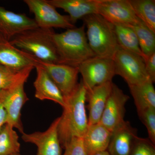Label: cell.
Here are the masks:
<instances>
[{
    "instance_id": "1",
    "label": "cell",
    "mask_w": 155,
    "mask_h": 155,
    "mask_svg": "<svg viewBox=\"0 0 155 155\" xmlns=\"http://www.w3.org/2000/svg\"><path fill=\"white\" fill-rule=\"evenodd\" d=\"M87 90L81 80L72 94L65 100L66 104L60 117L58 134L61 146L74 138H83L88 127L85 102Z\"/></svg>"
},
{
    "instance_id": "9",
    "label": "cell",
    "mask_w": 155,
    "mask_h": 155,
    "mask_svg": "<svg viewBox=\"0 0 155 155\" xmlns=\"http://www.w3.org/2000/svg\"><path fill=\"white\" fill-rule=\"evenodd\" d=\"M129 99L127 95L113 83L112 91L100 123L111 132H114L125 121V105Z\"/></svg>"
},
{
    "instance_id": "21",
    "label": "cell",
    "mask_w": 155,
    "mask_h": 155,
    "mask_svg": "<svg viewBox=\"0 0 155 155\" xmlns=\"http://www.w3.org/2000/svg\"><path fill=\"white\" fill-rule=\"evenodd\" d=\"M114 31L119 47L128 51L144 57L140 48L138 39L134 30L130 25L114 24Z\"/></svg>"
},
{
    "instance_id": "10",
    "label": "cell",
    "mask_w": 155,
    "mask_h": 155,
    "mask_svg": "<svg viewBox=\"0 0 155 155\" xmlns=\"http://www.w3.org/2000/svg\"><path fill=\"white\" fill-rule=\"evenodd\" d=\"M45 70L58 87L64 100L69 97L78 85L79 74L78 67L63 64H50L41 62L39 65Z\"/></svg>"
},
{
    "instance_id": "32",
    "label": "cell",
    "mask_w": 155,
    "mask_h": 155,
    "mask_svg": "<svg viewBox=\"0 0 155 155\" xmlns=\"http://www.w3.org/2000/svg\"><path fill=\"white\" fill-rule=\"evenodd\" d=\"M11 155H21L19 153H17L14 154H12Z\"/></svg>"
},
{
    "instance_id": "29",
    "label": "cell",
    "mask_w": 155,
    "mask_h": 155,
    "mask_svg": "<svg viewBox=\"0 0 155 155\" xmlns=\"http://www.w3.org/2000/svg\"><path fill=\"white\" fill-rule=\"evenodd\" d=\"M144 62L147 74L150 80L154 83L155 81V53L146 57Z\"/></svg>"
},
{
    "instance_id": "6",
    "label": "cell",
    "mask_w": 155,
    "mask_h": 155,
    "mask_svg": "<svg viewBox=\"0 0 155 155\" xmlns=\"http://www.w3.org/2000/svg\"><path fill=\"white\" fill-rule=\"evenodd\" d=\"M115 75L121 76L128 86L150 80L146 72L144 59L119 48L113 58Z\"/></svg>"
},
{
    "instance_id": "18",
    "label": "cell",
    "mask_w": 155,
    "mask_h": 155,
    "mask_svg": "<svg viewBox=\"0 0 155 155\" xmlns=\"http://www.w3.org/2000/svg\"><path fill=\"white\" fill-rule=\"evenodd\" d=\"M35 69L37 76L33 84L35 96L41 101L51 100L64 107L66 104L65 100L58 87L42 67L38 66Z\"/></svg>"
},
{
    "instance_id": "26",
    "label": "cell",
    "mask_w": 155,
    "mask_h": 155,
    "mask_svg": "<svg viewBox=\"0 0 155 155\" xmlns=\"http://www.w3.org/2000/svg\"><path fill=\"white\" fill-rule=\"evenodd\" d=\"M22 71H17L0 64V91L8 87Z\"/></svg>"
},
{
    "instance_id": "16",
    "label": "cell",
    "mask_w": 155,
    "mask_h": 155,
    "mask_svg": "<svg viewBox=\"0 0 155 155\" xmlns=\"http://www.w3.org/2000/svg\"><path fill=\"white\" fill-rule=\"evenodd\" d=\"M113 83L112 81L107 82L87 91L88 125L99 123L110 94Z\"/></svg>"
},
{
    "instance_id": "7",
    "label": "cell",
    "mask_w": 155,
    "mask_h": 155,
    "mask_svg": "<svg viewBox=\"0 0 155 155\" xmlns=\"http://www.w3.org/2000/svg\"><path fill=\"white\" fill-rule=\"evenodd\" d=\"M77 67L87 91L111 82L115 75L114 61L111 58L95 56L82 62Z\"/></svg>"
},
{
    "instance_id": "31",
    "label": "cell",
    "mask_w": 155,
    "mask_h": 155,
    "mask_svg": "<svg viewBox=\"0 0 155 155\" xmlns=\"http://www.w3.org/2000/svg\"><path fill=\"white\" fill-rule=\"evenodd\" d=\"M91 155H110L109 153L107 150L104 151L100 152H97Z\"/></svg>"
},
{
    "instance_id": "2",
    "label": "cell",
    "mask_w": 155,
    "mask_h": 155,
    "mask_svg": "<svg viewBox=\"0 0 155 155\" xmlns=\"http://www.w3.org/2000/svg\"><path fill=\"white\" fill-rule=\"evenodd\" d=\"M53 40L58 64L77 67L82 62L96 56L89 45L84 25L67 29L62 33L54 32Z\"/></svg>"
},
{
    "instance_id": "22",
    "label": "cell",
    "mask_w": 155,
    "mask_h": 155,
    "mask_svg": "<svg viewBox=\"0 0 155 155\" xmlns=\"http://www.w3.org/2000/svg\"><path fill=\"white\" fill-rule=\"evenodd\" d=\"M130 26L136 35L144 59L155 53V32L137 17L136 21Z\"/></svg>"
},
{
    "instance_id": "5",
    "label": "cell",
    "mask_w": 155,
    "mask_h": 155,
    "mask_svg": "<svg viewBox=\"0 0 155 155\" xmlns=\"http://www.w3.org/2000/svg\"><path fill=\"white\" fill-rule=\"evenodd\" d=\"M35 67H28L22 70L14 82L7 88L0 91V103L7 114V124L24 133L21 121V110L28 100L24 90V84Z\"/></svg>"
},
{
    "instance_id": "4",
    "label": "cell",
    "mask_w": 155,
    "mask_h": 155,
    "mask_svg": "<svg viewBox=\"0 0 155 155\" xmlns=\"http://www.w3.org/2000/svg\"><path fill=\"white\" fill-rule=\"evenodd\" d=\"M82 20L89 45L95 55L113 59L120 48L113 24L97 14L87 15Z\"/></svg>"
},
{
    "instance_id": "13",
    "label": "cell",
    "mask_w": 155,
    "mask_h": 155,
    "mask_svg": "<svg viewBox=\"0 0 155 155\" xmlns=\"http://www.w3.org/2000/svg\"><path fill=\"white\" fill-rule=\"evenodd\" d=\"M41 62L33 56L11 44L0 34V64L21 71L29 67H36Z\"/></svg>"
},
{
    "instance_id": "17",
    "label": "cell",
    "mask_w": 155,
    "mask_h": 155,
    "mask_svg": "<svg viewBox=\"0 0 155 155\" xmlns=\"http://www.w3.org/2000/svg\"><path fill=\"white\" fill-rule=\"evenodd\" d=\"M56 8L63 9L69 14L75 25L78 20L87 15L97 14L98 0H47Z\"/></svg>"
},
{
    "instance_id": "3",
    "label": "cell",
    "mask_w": 155,
    "mask_h": 155,
    "mask_svg": "<svg viewBox=\"0 0 155 155\" xmlns=\"http://www.w3.org/2000/svg\"><path fill=\"white\" fill-rule=\"evenodd\" d=\"M52 29L38 28L25 31L10 40L11 44L42 63L58 64L59 60L53 40Z\"/></svg>"
},
{
    "instance_id": "12",
    "label": "cell",
    "mask_w": 155,
    "mask_h": 155,
    "mask_svg": "<svg viewBox=\"0 0 155 155\" xmlns=\"http://www.w3.org/2000/svg\"><path fill=\"white\" fill-rule=\"evenodd\" d=\"M60 117L54 120L47 130L31 134H22L23 141L37 147V155H62L58 134Z\"/></svg>"
},
{
    "instance_id": "23",
    "label": "cell",
    "mask_w": 155,
    "mask_h": 155,
    "mask_svg": "<svg viewBox=\"0 0 155 155\" xmlns=\"http://www.w3.org/2000/svg\"><path fill=\"white\" fill-rule=\"evenodd\" d=\"M14 128L7 123L0 127V155H11L19 153V136Z\"/></svg>"
},
{
    "instance_id": "25",
    "label": "cell",
    "mask_w": 155,
    "mask_h": 155,
    "mask_svg": "<svg viewBox=\"0 0 155 155\" xmlns=\"http://www.w3.org/2000/svg\"><path fill=\"white\" fill-rule=\"evenodd\" d=\"M147 130L150 141L155 143V108H149L138 114Z\"/></svg>"
},
{
    "instance_id": "30",
    "label": "cell",
    "mask_w": 155,
    "mask_h": 155,
    "mask_svg": "<svg viewBox=\"0 0 155 155\" xmlns=\"http://www.w3.org/2000/svg\"><path fill=\"white\" fill-rule=\"evenodd\" d=\"M7 122V114L2 104L0 103V127Z\"/></svg>"
},
{
    "instance_id": "24",
    "label": "cell",
    "mask_w": 155,
    "mask_h": 155,
    "mask_svg": "<svg viewBox=\"0 0 155 155\" xmlns=\"http://www.w3.org/2000/svg\"><path fill=\"white\" fill-rule=\"evenodd\" d=\"M136 17L155 32V0H129Z\"/></svg>"
},
{
    "instance_id": "20",
    "label": "cell",
    "mask_w": 155,
    "mask_h": 155,
    "mask_svg": "<svg viewBox=\"0 0 155 155\" xmlns=\"http://www.w3.org/2000/svg\"><path fill=\"white\" fill-rule=\"evenodd\" d=\"M153 84L148 80L128 86L138 114L149 108H155V90Z\"/></svg>"
},
{
    "instance_id": "8",
    "label": "cell",
    "mask_w": 155,
    "mask_h": 155,
    "mask_svg": "<svg viewBox=\"0 0 155 155\" xmlns=\"http://www.w3.org/2000/svg\"><path fill=\"white\" fill-rule=\"evenodd\" d=\"M29 11L34 15V20L40 28L70 29L75 28L68 15L59 14L47 0H24Z\"/></svg>"
},
{
    "instance_id": "19",
    "label": "cell",
    "mask_w": 155,
    "mask_h": 155,
    "mask_svg": "<svg viewBox=\"0 0 155 155\" xmlns=\"http://www.w3.org/2000/svg\"><path fill=\"white\" fill-rule=\"evenodd\" d=\"M112 132L100 123L88 125L83 137L84 145L87 155H91L107 150Z\"/></svg>"
},
{
    "instance_id": "28",
    "label": "cell",
    "mask_w": 155,
    "mask_h": 155,
    "mask_svg": "<svg viewBox=\"0 0 155 155\" xmlns=\"http://www.w3.org/2000/svg\"><path fill=\"white\" fill-rule=\"evenodd\" d=\"M63 155H87L84 145L83 138H74L65 147Z\"/></svg>"
},
{
    "instance_id": "11",
    "label": "cell",
    "mask_w": 155,
    "mask_h": 155,
    "mask_svg": "<svg viewBox=\"0 0 155 155\" xmlns=\"http://www.w3.org/2000/svg\"><path fill=\"white\" fill-rule=\"evenodd\" d=\"M97 14L113 24L130 25L137 19L129 0H98Z\"/></svg>"
},
{
    "instance_id": "27",
    "label": "cell",
    "mask_w": 155,
    "mask_h": 155,
    "mask_svg": "<svg viewBox=\"0 0 155 155\" xmlns=\"http://www.w3.org/2000/svg\"><path fill=\"white\" fill-rule=\"evenodd\" d=\"M150 140L139 137L130 155H155V147Z\"/></svg>"
},
{
    "instance_id": "14",
    "label": "cell",
    "mask_w": 155,
    "mask_h": 155,
    "mask_svg": "<svg viewBox=\"0 0 155 155\" xmlns=\"http://www.w3.org/2000/svg\"><path fill=\"white\" fill-rule=\"evenodd\" d=\"M36 28L34 19L0 7V34L9 41L17 34Z\"/></svg>"
},
{
    "instance_id": "15",
    "label": "cell",
    "mask_w": 155,
    "mask_h": 155,
    "mask_svg": "<svg viewBox=\"0 0 155 155\" xmlns=\"http://www.w3.org/2000/svg\"><path fill=\"white\" fill-rule=\"evenodd\" d=\"M138 138L136 130L125 121L112 132L107 150L110 155H130Z\"/></svg>"
}]
</instances>
